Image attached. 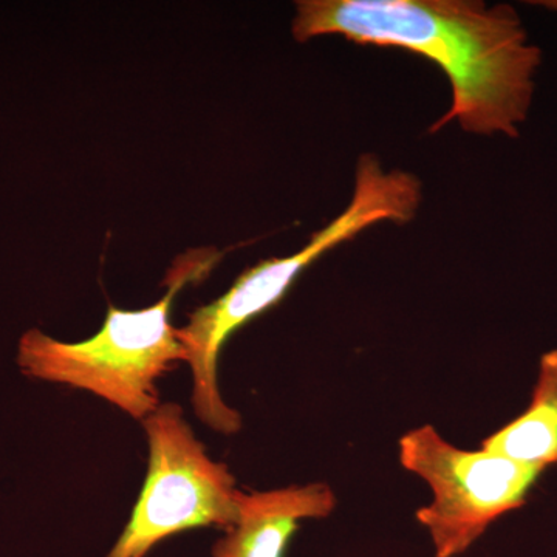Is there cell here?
Listing matches in <instances>:
<instances>
[{
	"label": "cell",
	"instance_id": "cell-1",
	"mask_svg": "<svg viewBox=\"0 0 557 557\" xmlns=\"http://www.w3.org/2000/svg\"><path fill=\"white\" fill-rule=\"evenodd\" d=\"M298 42L338 35L357 46L399 49L437 65L453 87L450 108L429 134L453 121L475 135L519 138L542 51L515 7L480 0H299Z\"/></svg>",
	"mask_w": 557,
	"mask_h": 557
},
{
	"label": "cell",
	"instance_id": "cell-2",
	"mask_svg": "<svg viewBox=\"0 0 557 557\" xmlns=\"http://www.w3.org/2000/svg\"><path fill=\"white\" fill-rule=\"evenodd\" d=\"M421 200L420 178L403 170L384 171L373 153H364L358 160L354 197L338 218L314 233L300 251L245 270L225 295L189 314L188 324L177 329V338L193 372L194 410L207 426L225 435L242 428L240 413L223 401L218 386L219 355L230 336L281 302L302 271L330 249L380 222H412Z\"/></svg>",
	"mask_w": 557,
	"mask_h": 557
},
{
	"label": "cell",
	"instance_id": "cell-3",
	"mask_svg": "<svg viewBox=\"0 0 557 557\" xmlns=\"http://www.w3.org/2000/svg\"><path fill=\"white\" fill-rule=\"evenodd\" d=\"M222 258L212 248L190 249L168 270V292L143 310L109 307L97 335L81 343L28 330L21 338L17 362L30 379L83 388L137 420H145L160 406L157 380L170 372L186 351L172 327L170 311L180 289L207 276Z\"/></svg>",
	"mask_w": 557,
	"mask_h": 557
},
{
	"label": "cell",
	"instance_id": "cell-4",
	"mask_svg": "<svg viewBox=\"0 0 557 557\" xmlns=\"http://www.w3.org/2000/svg\"><path fill=\"white\" fill-rule=\"evenodd\" d=\"M148 475L123 533L106 557H145L164 539L196 528L228 531L239 522L244 491L226 465L211 460L177 403L143 420Z\"/></svg>",
	"mask_w": 557,
	"mask_h": 557
},
{
	"label": "cell",
	"instance_id": "cell-5",
	"mask_svg": "<svg viewBox=\"0 0 557 557\" xmlns=\"http://www.w3.org/2000/svg\"><path fill=\"white\" fill-rule=\"evenodd\" d=\"M399 463L431 487L417 511L435 557L467 553L490 525L523 507L542 471L502 454L457 448L434 426L412 429L398 442Z\"/></svg>",
	"mask_w": 557,
	"mask_h": 557
},
{
	"label": "cell",
	"instance_id": "cell-6",
	"mask_svg": "<svg viewBox=\"0 0 557 557\" xmlns=\"http://www.w3.org/2000/svg\"><path fill=\"white\" fill-rule=\"evenodd\" d=\"M335 508L325 483L244 493L239 522L219 539L212 557H285L302 520L329 518Z\"/></svg>",
	"mask_w": 557,
	"mask_h": 557
},
{
	"label": "cell",
	"instance_id": "cell-7",
	"mask_svg": "<svg viewBox=\"0 0 557 557\" xmlns=\"http://www.w3.org/2000/svg\"><path fill=\"white\" fill-rule=\"evenodd\" d=\"M482 449L539 471L557 465V348L542 355L525 412L483 440Z\"/></svg>",
	"mask_w": 557,
	"mask_h": 557
},
{
	"label": "cell",
	"instance_id": "cell-8",
	"mask_svg": "<svg viewBox=\"0 0 557 557\" xmlns=\"http://www.w3.org/2000/svg\"><path fill=\"white\" fill-rule=\"evenodd\" d=\"M531 5L544 7V9L557 11V0H534V2H528Z\"/></svg>",
	"mask_w": 557,
	"mask_h": 557
}]
</instances>
